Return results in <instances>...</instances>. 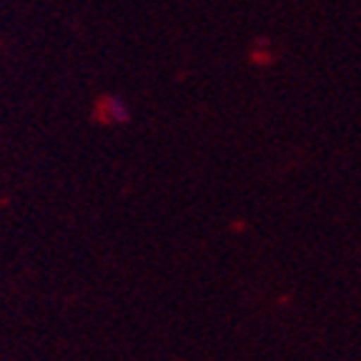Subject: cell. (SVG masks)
<instances>
[{
  "instance_id": "cell-1",
  "label": "cell",
  "mask_w": 361,
  "mask_h": 361,
  "mask_svg": "<svg viewBox=\"0 0 361 361\" xmlns=\"http://www.w3.org/2000/svg\"><path fill=\"white\" fill-rule=\"evenodd\" d=\"M101 113L111 123H126V121H128V108H126V103L121 101V98L108 96L106 101L101 103Z\"/></svg>"
}]
</instances>
